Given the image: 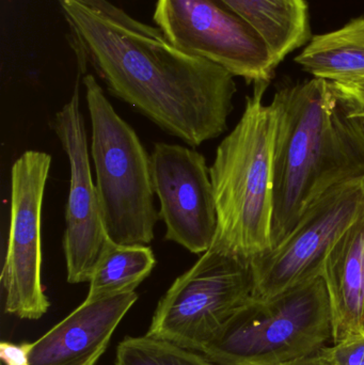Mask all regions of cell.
Returning a JSON list of instances; mask_svg holds the SVG:
<instances>
[{
  "label": "cell",
  "instance_id": "obj_1",
  "mask_svg": "<svg viewBox=\"0 0 364 365\" xmlns=\"http://www.w3.org/2000/svg\"><path fill=\"white\" fill-rule=\"evenodd\" d=\"M58 1L81 74L91 64L109 93L189 147L226 132L236 93L229 71L166 40L128 29L74 0Z\"/></svg>",
  "mask_w": 364,
  "mask_h": 365
},
{
  "label": "cell",
  "instance_id": "obj_2",
  "mask_svg": "<svg viewBox=\"0 0 364 365\" xmlns=\"http://www.w3.org/2000/svg\"><path fill=\"white\" fill-rule=\"evenodd\" d=\"M271 246L333 187L364 178V118L333 83L312 78L276 92ZM271 247V248H273Z\"/></svg>",
  "mask_w": 364,
  "mask_h": 365
},
{
  "label": "cell",
  "instance_id": "obj_3",
  "mask_svg": "<svg viewBox=\"0 0 364 365\" xmlns=\"http://www.w3.org/2000/svg\"><path fill=\"white\" fill-rule=\"evenodd\" d=\"M269 83H256L234 130L209 168L217 231L212 250L251 263L271 249L275 109L263 103Z\"/></svg>",
  "mask_w": 364,
  "mask_h": 365
},
{
  "label": "cell",
  "instance_id": "obj_4",
  "mask_svg": "<svg viewBox=\"0 0 364 365\" xmlns=\"http://www.w3.org/2000/svg\"><path fill=\"white\" fill-rule=\"evenodd\" d=\"M333 343L323 277L271 298H251L202 351L216 365H286Z\"/></svg>",
  "mask_w": 364,
  "mask_h": 365
},
{
  "label": "cell",
  "instance_id": "obj_5",
  "mask_svg": "<svg viewBox=\"0 0 364 365\" xmlns=\"http://www.w3.org/2000/svg\"><path fill=\"white\" fill-rule=\"evenodd\" d=\"M83 86L105 231L115 244L147 246L160 219L154 206L151 156L132 126L118 115L95 77L85 74Z\"/></svg>",
  "mask_w": 364,
  "mask_h": 365
},
{
  "label": "cell",
  "instance_id": "obj_6",
  "mask_svg": "<svg viewBox=\"0 0 364 365\" xmlns=\"http://www.w3.org/2000/svg\"><path fill=\"white\" fill-rule=\"evenodd\" d=\"M254 295L251 263L209 249L160 298L147 336L202 353Z\"/></svg>",
  "mask_w": 364,
  "mask_h": 365
},
{
  "label": "cell",
  "instance_id": "obj_7",
  "mask_svg": "<svg viewBox=\"0 0 364 365\" xmlns=\"http://www.w3.org/2000/svg\"><path fill=\"white\" fill-rule=\"evenodd\" d=\"M153 19L175 48L248 83H271L278 64L266 43L222 0H157Z\"/></svg>",
  "mask_w": 364,
  "mask_h": 365
},
{
  "label": "cell",
  "instance_id": "obj_8",
  "mask_svg": "<svg viewBox=\"0 0 364 365\" xmlns=\"http://www.w3.org/2000/svg\"><path fill=\"white\" fill-rule=\"evenodd\" d=\"M363 212L364 178L324 193L279 244L251 262L254 297L271 298L322 277L331 248Z\"/></svg>",
  "mask_w": 364,
  "mask_h": 365
},
{
  "label": "cell",
  "instance_id": "obj_9",
  "mask_svg": "<svg viewBox=\"0 0 364 365\" xmlns=\"http://www.w3.org/2000/svg\"><path fill=\"white\" fill-rule=\"evenodd\" d=\"M51 156L24 152L11 169L8 246L1 272L4 311L21 319H41L51 307L42 283V207Z\"/></svg>",
  "mask_w": 364,
  "mask_h": 365
},
{
  "label": "cell",
  "instance_id": "obj_10",
  "mask_svg": "<svg viewBox=\"0 0 364 365\" xmlns=\"http://www.w3.org/2000/svg\"><path fill=\"white\" fill-rule=\"evenodd\" d=\"M151 163L160 218L166 225L165 240L203 255L211 249L217 231L215 197L204 156L194 149L157 143Z\"/></svg>",
  "mask_w": 364,
  "mask_h": 365
},
{
  "label": "cell",
  "instance_id": "obj_11",
  "mask_svg": "<svg viewBox=\"0 0 364 365\" xmlns=\"http://www.w3.org/2000/svg\"><path fill=\"white\" fill-rule=\"evenodd\" d=\"M79 102L77 79L70 102L56 113L51 123L70 163V190L62 248L66 280L71 284L89 283L108 240L103 225L96 185L92 179L87 133Z\"/></svg>",
  "mask_w": 364,
  "mask_h": 365
},
{
  "label": "cell",
  "instance_id": "obj_12",
  "mask_svg": "<svg viewBox=\"0 0 364 365\" xmlns=\"http://www.w3.org/2000/svg\"><path fill=\"white\" fill-rule=\"evenodd\" d=\"M137 300L136 292L85 299L63 321L30 343V365H95Z\"/></svg>",
  "mask_w": 364,
  "mask_h": 365
},
{
  "label": "cell",
  "instance_id": "obj_13",
  "mask_svg": "<svg viewBox=\"0 0 364 365\" xmlns=\"http://www.w3.org/2000/svg\"><path fill=\"white\" fill-rule=\"evenodd\" d=\"M322 277L333 313V343L364 334V212L331 248Z\"/></svg>",
  "mask_w": 364,
  "mask_h": 365
},
{
  "label": "cell",
  "instance_id": "obj_14",
  "mask_svg": "<svg viewBox=\"0 0 364 365\" xmlns=\"http://www.w3.org/2000/svg\"><path fill=\"white\" fill-rule=\"evenodd\" d=\"M266 43L276 63L311 40L306 0H222Z\"/></svg>",
  "mask_w": 364,
  "mask_h": 365
},
{
  "label": "cell",
  "instance_id": "obj_15",
  "mask_svg": "<svg viewBox=\"0 0 364 365\" xmlns=\"http://www.w3.org/2000/svg\"><path fill=\"white\" fill-rule=\"evenodd\" d=\"M295 62L314 78L346 83L364 78V16L313 36Z\"/></svg>",
  "mask_w": 364,
  "mask_h": 365
},
{
  "label": "cell",
  "instance_id": "obj_16",
  "mask_svg": "<svg viewBox=\"0 0 364 365\" xmlns=\"http://www.w3.org/2000/svg\"><path fill=\"white\" fill-rule=\"evenodd\" d=\"M155 265V255L149 246L115 244L108 237L92 272L85 299L135 292Z\"/></svg>",
  "mask_w": 364,
  "mask_h": 365
},
{
  "label": "cell",
  "instance_id": "obj_17",
  "mask_svg": "<svg viewBox=\"0 0 364 365\" xmlns=\"http://www.w3.org/2000/svg\"><path fill=\"white\" fill-rule=\"evenodd\" d=\"M115 365H216L199 351L151 336H126L118 345Z\"/></svg>",
  "mask_w": 364,
  "mask_h": 365
},
{
  "label": "cell",
  "instance_id": "obj_18",
  "mask_svg": "<svg viewBox=\"0 0 364 365\" xmlns=\"http://www.w3.org/2000/svg\"><path fill=\"white\" fill-rule=\"evenodd\" d=\"M74 1L78 2L81 6L98 13L100 16L106 17L109 21H115V23L128 28V29L132 30V31L145 34V36L157 38V40H165L164 34L160 31V28L147 25V24L141 23V21L132 19L122 9L113 6L107 0H74Z\"/></svg>",
  "mask_w": 364,
  "mask_h": 365
},
{
  "label": "cell",
  "instance_id": "obj_19",
  "mask_svg": "<svg viewBox=\"0 0 364 365\" xmlns=\"http://www.w3.org/2000/svg\"><path fill=\"white\" fill-rule=\"evenodd\" d=\"M356 117L364 118V78L346 83H333Z\"/></svg>",
  "mask_w": 364,
  "mask_h": 365
},
{
  "label": "cell",
  "instance_id": "obj_20",
  "mask_svg": "<svg viewBox=\"0 0 364 365\" xmlns=\"http://www.w3.org/2000/svg\"><path fill=\"white\" fill-rule=\"evenodd\" d=\"M30 343L21 344L2 341L0 344V359L4 365H30Z\"/></svg>",
  "mask_w": 364,
  "mask_h": 365
},
{
  "label": "cell",
  "instance_id": "obj_21",
  "mask_svg": "<svg viewBox=\"0 0 364 365\" xmlns=\"http://www.w3.org/2000/svg\"><path fill=\"white\" fill-rule=\"evenodd\" d=\"M286 365H333L328 360L326 359L324 355H323V351L321 353L316 354V355L312 356V357L306 358V359L299 360L297 362H293V364Z\"/></svg>",
  "mask_w": 364,
  "mask_h": 365
}]
</instances>
